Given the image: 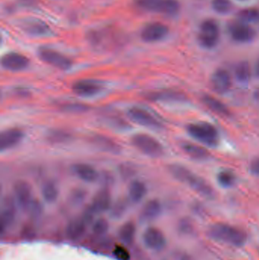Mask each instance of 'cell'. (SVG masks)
Listing matches in <instances>:
<instances>
[{
  "label": "cell",
  "instance_id": "6da1fadb",
  "mask_svg": "<svg viewBox=\"0 0 259 260\" xmlns=\"http://www.w3.org/2000/svg\"><path fill=\"white\" fill-rule=\"evenodd\" d=\"M168 170L175 179L189 185L202 197L208 199H212L214 197V189L206 180L196 175L186 167L173 164L169 166Z\"/></svg>",
  "mask_w": 259,
  "mask_h": 260
},
{
  "label": "cell",
  "instance_id": "7a4b0ae2",
  "mask_svg": "<svg viewBox=\"0 0 259 260\" xmlns=\"http://www.w3.org/2000/svg\"><path fill=\"white\" fill-rule=\"evenodd\" d=\"M208 235L212 239L220 242L231 244L235 247H242L246 242L244 232L225 223H216L208 229Z\"/></svg>",
  "mask_w": 259,
  "mask_h": 260
},
{
  "label": "cell",
  "instance_id": "3957f363",
  "mask_svg": "<svg viewBox=\"0 0 259 260\" xmlns=\"http://www.w3.org/2000/svg\"><path fill=\"white\" fill-rule=\"evenodd\" d=\"M187 132L195 140L208 147L214 148L220 143L218 130L209 123L199 122L187 125Z\"/></svg>",
  "mask_w": 259,
  "mask_h": 260
},
{
  "label": "cell",
  "instance_id": "277c9868",
  "mask_svg": "<svg viewBox=\"0 0 259 260\" xmlns=\"http://www.w3.org/2000/svg\"><path fill=\"white\" fill-rule=\"evenodd\" d=\"M135 3L140 10L158 12L169 16L176 15L180 9L177 0H135Z\"/></svg>",
  "mask_w": 259,
  "mask_h": 260
},
{
  "label": "cell",
  "instance_id": "5b68a950",
  "mask_svg": "<svg viewBox=\"0 0 259 260\" xmlns=\"http://www.w3.org/2000/svg\"><path fill=\"white\" fill-rule=\"evenodd\" d=\"M220 39V28L218 23L212 18L202 21L198 35L199 44L203 48L211 50L217 45Z\"/></svg>",
  "mask_w": 259,
  "mask_h": 260
},
{
  "label": "cell",
  "instance_id": "8992f818",
  "mask_svg": "<svg viewBox=\"0 0 259 260\" xmlns=\"http://www.w3.org/2000/svg\"><path fill=\"white\" fill-rule=\"evenodd\" d=\"M132 145L143 154L152 157H159L164 154V147L159 141L147 134L134 135L131 139Z\"/></svg>",
  "mask_w": 259,
  "mask_h": 260
},
{
  "label": "cell",
  "instance_id": "52a82bcc",
  "mask_svg": "<svg viewBox=\"0 0 259 260\" xmlns=\"http://www.w3.org/2000/svg\"><path fill=\"white\" fill-rule=\"evenodd\" d=\"M38 56L46 63L59 70H68L72 66L71 59L52 49L42 47L38 50Z\"/></svg>",
  "mask_w": 259,
  "mask_h": 260
},
{
  "label": "cell",
  "instance_id": "ba28073f",
  "mask_svg": "<svg viewBox=\"0 0 259 260\" xmlns=\"http://www.w3.org/2000/svg\"><path fill=\"white\" fill-rule=\"evenodd\" d=\"M128 115L131 120L141 126L151 129H161L162 127V123L157 119V117L142 108L136 107L130 108L128 111Z\"/></svg>",
  "mask_w": 259,
  "mask_h": 260
},
{
  "label": "cell",
  "instance_id": "9c48e42d",
  "mask_svg": "<svg viewBox=\"0 0 259 260\" xmlns=\"http://www.w3.org/2000/svg\"><path fill=\"white\" fill-rule=\"evenodd\" d=\"M210 84L214 92L219 94H227L232 87V76L225 69H218L211 76Z\"/></svg>",
  "mask_w": 259,
  "mask_h": 260
},
{
  "label": "cell",
  "instance_id": "30bf717a",
  "mask_svg": "<svg viewBox=\"0 0 259 260\" xmlns=\"http://www.w3.org/2000/svg\"><path fill=\"white\" fill-rule=\"evenodd\" d=\"M142 239L144 245L153 251H161L167 246L165 235L157 228L149 227L145 229L143 233Z\"/></svg>",
  "mask_w": 259,
  "mask_h": 260
},
{
  "label": "cell",
  "instance_id": "8fae6325",
  "mask_svg": "<svg viewBox=\"0 0 259 260\" xmlns=\"http://www.w3.org/2000/svg\"><path fill=\"white\" fill-rule=\"evenodd\" d=\"M228 30L233 41L240 44L250 42L255 37V30L249 24L240 21L230 24Z\"/></svg>",
  "mask_w": 259,
  "mask_h": 260
},
{
  "label": "cell",
  "instance_id": "7c38bea8",
  "mask_svg": "<svg viewBox=\"0 0 259 260\" xmlns=\"http://www.w3.org/2000/svg\"><path fill=\"white\" fill-rule=\"evenodd\" d=\"M16 202L11 197H6L2 203L1 233L10 229L16 218Z\"/></svg>",
  "mask_w": 259,
  "mask_h": 260
},
{
  "label": "cell",
  "instance_id": "4fadbf2b",
  "mask_svg": "<svg viewBox=\"0 0 259 260\" xmlns=\"http://www.w3.org/2000/svg\"><path fill=\"white\" fill-rule=\"evenodd\" d=\"M169 33L167 25L160 22L150 23L143 27L141 38L147 43H154L164 39Z\"/></svg>",
  "mask_w": 259,
  "mask_h": 260
},
{
  "label": "cell",
  "instance_id": "5bb4252c",
  "mask_svg": "<svg viewBox=\"0 0 259 260\" xmlns=\"http://www.w3.org/2000/svg\"><path fill=\"white\" fill-rule=\"evenodd\" d=\"M14 194L17 205L23 210H27L33 200L29 183L24 180L17 181L14 186Z\"/></svg>",
  "mask_w": 259,
  "mask_h": 260
},
{
  "label": "cell",
  "instance_id": "9a60e30c",
  "mask_svg": "<svg viewBox=\"0 0 259 260\" xmlns=\"http://www.w3.org/2000/svg\"><path fill=\"white\" fill-rule=\"evenodd\" d=\"M2 67L9 71H21L29 66V59L24 55L18 53H9L2 58Z\"/></svg>",
  "mask_w": 259,
  "mask_h": 260
},
{
  "label": "cell",
  "instance_id": "2e32d148",
  "mask_svg": "<svg viewBox=\"0 0 259 260\" xmlns=\"http://www.w3.org/2000/svg\"><path fill=\"white\" fill-rule=\"evenodd\" d=\"M102 86L99 82L93 80H81L72 85V90L81 97H91L101 91Z\"/></svg>",
  "mask_w": 259,
  "mask_h": 260
},
{
  "label": "cell",
  "instance_id": "e0dca14e",
  "mask_svg": "<svg viewBox=\"0 0 259 260\" xmlns=\"http://www.w3.org/2000/svg\"><path fill=\"white\" fill-rule=\"evenodd\" d=\"M24 137V133L18 129H6L0 134V151H4L18 145Z\"/></svg>",
  "mask_w": 259,
  "mask_h": 260
},
{
  "label": "cell",
  "instance_id": "ac0fdd59",
  "mask_svg": "<svg viewBox=\"0 0 259 260\" xmlns=\"http://www.w3.org/2000/svg\"><path fill=\"white\" fill-rule=\"evenodd\" d=\"M88 226L82 218L71 220L65 229L67 238L71 241H79L85 235Z\"/></svg>",
  "mask_w": 259,
  "mask_h": 260
},
{
  "label": "cell",
  "instance_id": "d6986e66",
  "mask_svg": "<svg viewBox=\"0 0 259 260\" xmlns=\"http://www.w3.org/2000/svg\"><path fill=\"white\" fill-rule=\"evenodd\" d=\"M202 102L208 109L211 110L217 115L226 117H230L231 115V111L227 105L213 96L209 95V94H204L202 97Z\"/></svg>",
  "mask_w": 259,
  "mask_h": 260
},
{
  "label": "cell",
  "instance_id": "ffe728a7",
  "mask_svg": "<svg viewBox=\"0 0 259 260\" xmlns=\"http://www.w3.org/2000/svg\"><path fill=\"white\" fill-rule=\"evenodd\" d=\"M91 206L97 214L103 213L110 210L112 206L110 194L105 189L99 191L93 199Z\"/></svg>",
  "mask_w": 259,
  "mask_h": 260
},
{
  "label": "cell",
  "instance_id": "44dd1931",
  "mask_svg": "<svg viewBox=\"0 0 259 260\" xmlns=\"http://www.w3.org/2000/svg\"><path fill=\"white\" fill-rule=\"evenodd\" d=\"M182 149L189 157L194 160H206L211 156V153L205 147L190 142H184L182 145Z\"/></svg>",
  "mask_w": 259,
  "mask_h": 260
},
{
  "label": "cell",
  "instance_id": "7402d4cb",
  "mask_svg": "<svg viewBox=\"0 0 259 260\" xmlns=\"http://www.w3.org/2000/svg\"><path fill=\"white\" fill-rule=\"evenodd\" d=\"M162 212V206L158 200H149L141 209V218L144 221H153L159 217Z\"/></svg>",
  "mask_w": 259,
  "mask_h": 260
},
{
  "label": "cell",
  "instance_id": "603a6c76",
  "mask_svg": "<svg viewBox=\"0 0 259 260\" xmlns=\"http://www.w3.org/2000/svg\"><path fill=\"white\" fill-rule=\"evenodd\" d=\"M75 174L84 181L93 183L97 180L98 174L95 168L86 164H77L73 166Z\"/></svg>",
  "mask_w": 259,
  "mask_h": 260
},
{
  "label": "cell",
  "instance_id": "cb8c5ba5",
  "mask_svg": "<svg viewBox=\"0 0 259 260\" xmlns=\"http://www.w3.org/2000/svg\"><path fill=\"white\" fill-rule=\"evenodd\" d=\"M149 99L154 102H179L186 99L184 94L173 90L157 91L149 94Z\"/></svg>",
  "mask_w": 259,
  "mask_h": 260
},
{
  "label": "cell",
  "instance_id": "d4e9b609",
  "mask_svg": "<svg viewBox=\"0 0 259 260\" xmlns=\"http://www.w3.org/2000/svg\"><path fill=\"white\" fill-rule=\"evenodd\" d=\"M91 142L97 148H100L108 152L118 153L120 151V145H117L114 141L106 136H99V135L93 136Z\"/></svg>",
  "mask_w": 259,
  "mask_h": 260
},
{
  "label": "cell",
  "instance_id": "484cf974",
  "mask_svg": "<svg viewBox=\"0 0 259 260\" xmlns=\"http://www.w3.org/2000/svg\"><path fill=\"white\" fill-rule=\"evenodd\" d=\"M136 235V227L131 221L125 223L119 230V238L123 244L130 245L133 243Z\"/></svg>",
  "mask_w": 259,
  "mask_h": 260
},
{
  "label": "cell",
  "instance_id": "4316f807",
  "mask_svg": "<svg viewBox=\"0 0 259 260\" xmlns=\"http://www.w3.org/2000/svg\"><path fill=\"white\" fill-rule=\"evenodd\" d=\"M146 193L147 188L142 182L135 180L129 186V197L132 203H139L145 197Z\"/></svg>",
  "mask_w": 259,
  "mask_h": 260
},
{
  "label": "cell",
  "instance_id": "83f0119b",
  "mask_svg": "<svg viewBox=\"0 0 259 260\" xmlns=\"http://www.w3.org/2000/svg\"><path fill=\"white\" fill-rule=\"evenodd\" d=\"M252 68L247 61H242L236 66L234 76L239 82L246 83L252 77Z\"/></svg>",
  "mask_w": 259,
  "mask_h": 260
},
{
  "label": "cell",
  "instance_id": "f1b7e54d",
  "mask_svg": "<svg viewBox=\"0 0 259 260\" xmlns=\"http://www.w3.org/2000/svg\"><path fill=\"white\" fill-rule=\"evenodd\" d=\"M41 193L44 200L48 203H55L59 197L57 186L51 181L47 182L43 185Z\"/></svg>",
  "mask_w": 259,
  "mask_h": 260
},
{
  "label": "cell",
  "instance_id": "f546056e",
  "mask_svg": "<svg viewBox=\"0 0 259 260\" xmlns=\"http://www.w3.org/2000/svg\"><path fill=\"white\" fill-rule=\"evenodd\" d=\"M237 18L241 22L249 24L259 21V10L255 8H247L242 9L237 14Z\"/></svg>",
  "mask_w": 259,
  "mask_h": 260
},
{
  "label": "cell",
  "instance_id": "4dcf8cb0",
  "mask_svg": "<svg viewBox=\"0 0 259 260\" xmlns=\"http://www.w3.org/2000/svg\"><path fill=\"white\" fill-rule=\"evenodd\" d=\"M217 183L225 188L231 187L236 182V176L230 171H222L217 175Z\"/></svg>",
  "mask_w": 259,
  "mask_h": 260
},
{
  "label": "cell",
  "instance_id": "1f68e13d",
  "mask_svg": "<svg viewBox=\"0 0 259 260\" xmlns=\"http://www.w3.org/2000/svg\"><path fill=\"white\" fill-rule=\"evenodd\" d=\"M49 142H53V143H64V142H68L71 139V136L69 133L64 130H53L49 133L48 136Z\"/></svg>",
  "mask_w": 259,
  "mask_h": 260
},
{
  "label": "cell",
  "instance_id": "d6a6232c",
  "mask_svg": "<svg viewBox=\"0 0 259 260\" xmlns=\"http://www.w3.org/2000/svg\"><path fill=\"white\" fill-rule=\"evenodd\" d=\"M91 231L95 236H103L109 231V223L104 218H98L93 223Z\"/></svg>",
  "mask_w": 259,
  "mask_h": 260
},
{
  "label": "cell",
  "instance_id": "836d02e7",
  "mask_svg": "<svg viewBox=\"0 0 259 260\" xmlns=\"http://www.w3.org/2000/svg\"><path fill=\"white\" fill-rule=\"evenodd\" d=\"M211 6L217 13L227 14L232 9L231 0H212Z\"/></svg>",
  "mask_w": 259,
  "mask_h": 260
},
{
  "label": "cell",
  "instance_id": "e575fe53",
  "mask_svg": "<svg viewBox=\"0 0 259 260\" xmlns=\"http://www.w3.org/2000/svg\"><path fill=\"white\" fill-rule=\"evenodd\" d=\"M127 209V203L124 200H120L111 206L110 215L115 219L121 218Z\"/></svg>",
  "mask_w": 259,
  "mask_h": 260
},
{
  "label": "cell",
  "instance_id": "d590c367",
  "mask_svg": "<svg viewBox=\"0 0 259 260\" xmlns=\"http://www.w3.org/2000/svg\"><path fill=\"white\" fill-rule=\"evenodd\" d=\"M27 211L30 213V216L33 217V218H38V217L42 215V204L38 200H33L30 206H29Z\"/></svg>",
  "mask_w": 259,
  "mask_h": 260
},
{
  "label": "cell",
  "instance_id": "8d00e7d4",
  "mask_svg": "<svg viewBox=\"0 0 259 260\" xmlns=\"http://www.w3.org/2000/svg\"><path fill=\"white\" fill-rule=\"evenodd\" d=\"M29 33L32 35H44L47 31V27L42 23L31 22L28 24L27 27Z\"/></svg>",
  "mask_w": 259,
  "mask_h": 260
},
{
  "label": "cell",
  "instance_id": "74e56055",
  "mask_svg": "<svg viewBox=\"0 0 259 260\" xmlns=\"http://www.w3.org/2000/svg\"><path fill=\"white\" fill-rule=\"evenodd\" d=\"M96 215H97V213H96L95 211L93 209L92 206H89L85 209L81 218L83 219V221H85L88 225H89L91 223H92V224L94 223V218H95Z\"/></svg>",
  "mask_w": 259,
  "mask_h": 260
},
{
  "label": "cell",
  "instance_id": "f35d334b",
  "mask_svg": "<svg viewBox=\"0 0 259 260\" xmlns=\"http://www.w3.org/2000/svg\"><path fill=\"white\" fill-rule=\"evenodd\" d=\"M114 255L118 260H130L131 259L129 252L122 246H117L114 249Z\"/></svg>",
  "mask_w": 259,
  "mask_h": 260
},
{
  "label": "cell",
  "instance_id": "ab89813d",
  "mask_svg": "<svg viewBox=\"0 0 259 260\" xmlns=\"http://www.w3.org/2000/svg\"><path fill=\"white\" fill-rule=\"evenodd\" d=\"M192 228H193V225H192L191 221L187 218H184L179 221V230L182 233L188 234L189 232H191Z\"/></svg>",
  "mask_w": 259,
  "mask_h": 260
},
{
  "label": "cell",
  "instance_id": "60d3db41",
  "mask_svg": "<svg viewBox=\"0 0 259 260\" xmlns=\"http://www.w3.org/2000/svg\"><path fill=\"white\" fill-rule=\"evenodd\" d=\"M65 111H84L86 110V105H78V104H71V105H66L64 106Z\"/></svg>",
  "mask_w": 259,
  "mask_h": 260
},
{
  "label": "cell",
  "instance_id": "b9f144b4",
  "mask_svg": "<svg viewBox=\"0 0 259 260\" xmlns=\"http://www.w3.org/2000/svg\"><path fill=\"white\" fill-rule=\"evenodd\" d=\"M249 170L253 175L259 177V157L252 160L250 166H249Z\"/></svg>",
  "mask_w": 259,
  "mask_h": 260
},
{
  "label": "cell",
  "instance_id": "7bdbcfd3",
  "mask_svg": "<svg viewBox=\"0 0 259 260\" xmlns=\"http://www.w3.org/2000/svg\"><path fill=\"white\" fill-rule=\"evenodd\" d=\"M84 199H85V193L83 191H76L72 195L73 203H76V204L82 203Z\"/></svg>",
  "mask_w": 259,
  "mask_h": 260
},
{
  "label": "cell",
  "instance_id": "ee69618b",
  "mask_svg": "<svg viewBox=\"0 0 259 260\" xmlns=\"http://www.w3.org/2000/svg\"><path fill=\"white\" fill-rule=\"evenodd\" d=\"M254 72H255V76L259 79V59H258V61H257L256 64H255Z\"/></svg>",
  "mask_w": 259,
  "mask_h": 260
},
{
  "label": "cell",
  "instance_id": "f6af8a7d",
  "mask_svg": "<svg viewBox=\"0 0 259 260\" xmlns=\"http://www.w3.org/2000/svg\"><path fill=\"white\" fill-rule=\"evenodd\" d=\"M180 260H192V259H191V258L189 257L188 256H187V255H186V256H182V257L181 258Z\"/></svg>",
  "mask_w": 259,
  "mask_h": 260
},
{
  "label": "cell",
  "instance_id": "bcb514c9",
  "mask_svg": "<svg viewBox=\"0 0 259 260\" xmlns=\"http://www.w3.org/2000/svg\"><path fill=\"white\" fill-rule=\"evenodd\" d=\"M239 1H248V0H239Z\"/></svg>",
  "mask_w": 259,
  "mask_h": 260
}]
</instances>
